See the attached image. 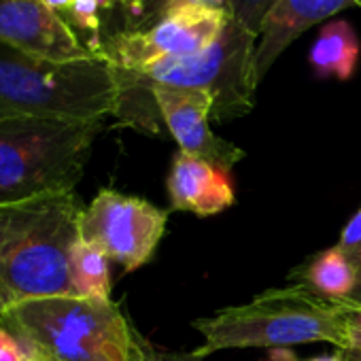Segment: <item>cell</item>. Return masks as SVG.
<instances>
[{"mask_svg": "<svg viewBox=\"0 0 361 361\" xmlns=\"http://www.w3.org/2000/svg\"><path fill=\"white\" fill-rule=\"evenodd\" d=\"M255 47L257 35L230 18L221 37L207 49L159 62L147 71H117L115 117L134 130L161 134L164 119L153 98V85L202 90L213 98V121L228 123L245 117L255 104Z\"/></svg>", "mask_w": 361, "mask_h": 361, "instance_id": "cell-1", "label": "cell"}, {"mask_svg": "<svg viewBox=\"0 0 361 361\" xmlns=\"http://www.w3.org/2000/svg\"><path fill=\"white\" fill-rule=\"evenodd\" d=\"M0 43L54 62L94 58L45 0H0Z\"/></svg>", "mask_w": 361, "mask_h": 361, "instance_id": "cell-10", "label": "cell"}, {"mask_svg": "<svg viewBox=\"0 0 361 361\" xmlns=\"http://www.w3.org/2000/svg\"><path fill=\"white\" fill-rule=\"evenodd\" d=\"M104 3H106L109 16H111V22H109V39H111L123 30V7L128 0H104Z\"/></svg>", "mask_w": 361, "mask_h": 361, "instance_id": "cell-21", "label": "cell"}, {"mask_svg": "<svg viewBox=\"0 0 361 361\" xmlns=\"http://www.w3.org/2000/svg\"><path fill=\"white\" fill-rule=\"evenodd\" d=\"M153 98L157 102L164 126L178 145V151L202 157L226 170H232L245 151L234 142L217 136L211 130L213 98L202 90L153 85Z\"/></svg>", "mask_w": 361, "mask_h": 361, "instance_id": "cell-9", "label": "cell"}, {"mask_svg": "<svg viewBox=\"0 0 361 361\" xmlns=\"http://www.w3.org/2000/svg\"><path fill=\"white\" fill-rule=\"evenodd\" d=\"M75 192L0 204V312L43 298L75 295L71 251L81 238Z\"/></svg>", "mask_w": 361, "mask_h": 361, "instance_id": "cell-2", "label": "cell"}, {"mask_svg": "<svg viewBox=\"0 0 361 361\" xmlns=\"http://www.w3.org/2000/svg\"><path fill=\"white\" fill-rule=\"evenodd\" d=\"M136 340H138L136 361H200L192 353H170V350H161L153 342H149L140 331H138Z\"/></svg>", "mask_w": 361, "mask_h": 361, "instance_id": "cell-18", "label": "cell"}, {"mask_svg": "<svg viewBox=\"0 0 361 361\" xmlns=\"http://www.w3.org/2000/svg\"><path fill=\"white\" fill-rule=\"evenodd\" d=\"M166 224L168 211L149 200L100 190L81 213L79 234L102 249L123 272H134L153 259Z\"/></svg>", "mask_w": 361, "mask_h": 361, "instance_id": "cell-8", "label": "cell"}, {"mask_svg": "<svg viewBox=\"0 0 361 361\" xmlns=\"http://www.w3.org/2000/svg\"><path fill=\"white\" fill-rule=\"evenodd\" d=\"M304 361H355V359L348 353H344V350H336V353L317 355V357H310V359H304Z\"/></svg>", "mask_w": 361, "mask_h": 361, "instance_id": "cell-23", "label": "cell"}, {"mask_svg": "<svg viewBox=\"0 0 361 361\" xmlns=\"http://www.w3.org/2000/svg\"><path fill=\"white\" fill-rule=\"evenodd\" d=\"M71 3H73V0H45V5L51 9V11H56L60 18L64 16V11L71 7Z\"/></svg>", "mask_w": 361, "mask_h": 361, "instance_id": "cell-24", "label": "cell"}, {"mask_svg": "<svg viewBox=\"0 0 361 361\" xmlns=\"http://www.w3.org/2000/svg\"><path fill=\"white\" fill-rule=\"evenodd\" d=\"M166 190L170 211H185L198 217L224 213L236 200L230 170L183 151L172 159Z\"/></svg>", "mask_w": 361, "mask_h": 361, "instance_id": "cell-11", "label": "cell"}, {"mask_svg": "<svg viewBox=\"0 0 361 361\" xmlns=\"http://www.w3.org/2000/svg\"><path fill=\"white\" fill-rule=\"evenodd\" d=\"M357 266H359V272H361V253H359V257H357Z\"/></svg>", "mask_w": 361, "mask_h": 361, "instance_id": "cell-27", "label": "cell"}, {"mask_svg": "<svg viewBox=\"0 0 361 361\" xmlns=\"http://www.w3.org/2000/svg\"><path fill=\"white\" fill-rule=\"evenodd\" d=\"M359 0H274L270 7L255 47V81L266 79L274 62L285 49L298 41L308 28L325 22L342 9L357 7Z\"/></svg>", "mask_w": 361, "mask_h": 361, "instance_id": "cell-12", "label": "cell"}, {"mask_svg": "<svg viewBox=\"0 0 361 361\" xmlns=\"http://www.w3.org/2000/svg\"><path fill=\"white\" fill-rule=\"evenodd\" d=\"M355 298H359V300H361V287H359V291L355 293Z\"/></svg>", "mask_w": 361, "mask_h": 361, "instance_id": "cell-28", "label": "cell"}, {"mask_svg": "<svg viewBox=\"0 0 361 361\" xmlns=\"http://www.w3.org/2000/svg\"><path fill=\"white\" fill-rule=\"evenodd\" d=\"M357 304V298L327 300L302 285L266 289L247 304L196 319L192 325L202 334V344L192 355L202 361L226 348H291L312 342L350 350Z\"/></svg>", "mask_w": 361, "mask_h": 361, "instance_id": "cell-3", "label": "cell"}, {"mask_svg": "<svg viewBox=\"0 0 361 361\" xmlns=\"http://www.w3.org/2000/svg\"><path fill=\"white\" fill-rule=\"evenodd\" d=\"M272 5H274V0H234L232 16L259 37L262 24Z\"/></svg>", "mask_w": 361, "mask_h": 361, "instance_id": "cell-17", "label": "cell"}, {"mask_svg": "<svg viewBox=\"0 0 361 361\" xmlns=\"http://www.w3.org/2000/svg\"><path fill=\"white\" fill-rule=\"evenodd\" d=\"M289 281L327 300H348L361 287V272L357 262L336 245L295 268Z\"/></svg>", "mask_w": 361, "mask_h": 361, "instance_id": "cell-13", "label": "cell"}, {"mask_svg": "<svg viewBox=\"0 0 361 361\" xmlns=\"http://www.w3.org/2000/svg\"><path fill=\"white\" fill-rule=\"evenodd\" d=\"M357 7H359V9H361V0H359V5H357Z\"/></svg>", "mask_w": 361, "mask_h": 361, "instance_id": "cell-29", "label": "cell"}, {"mask_svg": "<svg viewBox=\"0 0 361 361\" xmlns=\"http://www.w3.org/2000/svg\"><path fill=\"white\" fill-rule=\"evenodd\" d=\"M359 51L361 47L353 26L344 20H336L321 28L308 60L319 79L348 81L357 68Z\"/></svg>", "mask_w": 361, "mask_h": 361, "instance_id": "cell-14", "label": "cell"}, {"mask_svg": "<svg viewBox=\"0 0 361 361\" xmlns=\"http://www.w3.org/2000/svg\"><path fill=\"white\" fill-rule=\"evenodd\" d=\"M232 13L188 5L178 7L142 30H126L102 43L100 58L117 71H147L159 62L194 56L213 45Z\"/></svg>", "mask_w": 361, "mask_h": 361, "instance_id": "cell-7", "label": "cell"}, {"mask_svg": "<svg viewBox=\"0 0 361 361\" xmlns=\"http://www.w3.org/2000/svg\"><path fill=\"white\" fill-rule=\"evenodd\" d=\"M0 329L30 361H136L138 355V329L111 300H30L0 312Z\"/></svg>", "mask_w": 361, "mask_h": 361, "instance_id": "cell-4", "label": "cell"}, {"mask_svg": "<svg viewBox=\"0 0 361 361\" xmlns=\"http://www.w3.org/2000/svg\"><path fill=\"white\" fill-rule=\"evenodd\" d=\"M268 361H300L295 353H291V348H270Z\"/></svg>", "mask_w": 361, "mask_h": 361, "instance_id": "cell-22", "label": "cell"}, {"mask_svg": "<svg viewBox=\"0 0 361 361\" xmlns=\"http://www.w3.org/2000/svg\"><path fill=\"white\" fill-rule=\"evenodd\" d=\"M338 247L350 255L355 262L361 253V209L348 219V224L344 226V230L340 232V240H338Z\"/></svg>", "mask_w": 361, "mask_h": 361, "instance_id": "cell-19", "label": "cell"}, {"mask_svg": "<svg viewBox=\"0 0 361 361\" xmlns=\"http://www.w3.org/2000/svg\"><path fill=\"white\" fill-rule=\"evenodd\" d=\"M115 104L117 81L106 60L54 62L0 43V121H102Z\"/></svg>", "mask_w": 361, "mask_h": 361, "instance_id": "cell-5", "label": "cell"}, {"mask_svg": "<svg viewBox=\"0 0 361 361\" xmlns=\"http://www.w3.org/2000/svg\"><path fill=\"white\" fill-rule=\"evenodd\" d=\"M26 361H30V359H26Z\"/></svg>", "mask_w": 361, "mask_h": 361, "instance_id": "cell-30", "label": "cell"}, {"mask_svg": "<svg viewBox=\"0 0 361 361\" xmlns=\"http://www.w3.org/2000/svg\"><path fill=\"white\" fill-rule=\"evenodd\" d=\"M344 353H348L355 361H361V331L355 329V342H353L350 350H344Z\"/></svg>", "mask_w": 361, "mask_h": 361, "instance_id": "cell-25", "label": "cell"}, {"mask_svg": "<svg viewBox=\"0 0 361 361\" xmlns=\"http://www.w3.org/2000/svg\"><path fill=\"white\" fill-rule=\"evenodd\" d=\"M357 302L359 304H357V312H355V329L361 331V300L357 298Z\"/></svg>", "mask_w": 361, "mask_h": 361, "instance_id": "cell-26", "label": "cell"}, {"mask_svg": "<svg viewBox=\"0 0 361 361\" xmlns=\"http://www.w3.org/2000/svg\"><path fill=\"white\" fill-rule=\"evenodd\" d=\"M188 5H202L232 13L234 0H128L123 7V30H142L153 26L170 11Z\"/></svg>", "mask_w": 361, "mask_h": 361, "instance_id": "cell-16", "label": "cell"}, {"mask_svg": "<svg viewBox=\"0 0 361 361\" xmlns=\"http://www.w3.org/2000/svg\"><path fill=\"white\" fill-rule=\"evenodd\" d=\"M102 121H0V204L75 192Z\"/></svg>", "mask_w": 361, "mask_h": 361, "instance_id": "cell-6", "label": "cell"}, {"mask_svg": "<svg viewBox=\"0 0 361 361\" xmlns=\"http://www.w3.org/2000/svg\"><path fill=\"white\" fill-rule=\"evenodd\" d=\"M71 283L75 298L111 300V259L102 249L79 238L71 251Z\"/></svg>", "mask_w": 361, "mask_h": 361, "instance_id": "cell-15", "label": "cell"}, {"mask_svg": "<svg viewBox=\"0 0 361 361\" xmlns=\"http://www.w3.org/2000/svg\"><path fill=\"white\" fill-rule=\"evenodd\" d=\"M0 361H26L20 344L5 329H0Z\"/></svg>", "mask_w": 361, "mask_h": 361, "instance_id": "cell-20", "label": "cell"}]
</instances>
